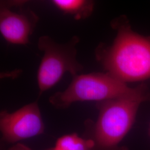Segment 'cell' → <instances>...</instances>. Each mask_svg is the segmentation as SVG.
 I'll return each instance as SVG.
<instances>
[{"instance_id": "cell-1", "label": "cell", "mask_w": 150, "mask_h": 150, "mask_svg": "<svg viewBox=\"0 0 150 150\" xmlns=\"http://www.w3.org/2000/svg\"><path fill=\"white\" fill-rule=\"evenodd\" d=\"M112 25L116 38L111 45L97 48V60L106 72L126 83L150 79V36L134 32L123 17Z\"/></svg>"}, {"instance_id": "cell-2", "label": "cell", "mask_w": 150, "mask_h": 150, "mask_svg": "<svg viewBox=\"0 0 150 150\" xmlns=\"http://www.w3.org/2000/svg\"><path fill=\"white\" fill-rule=\"evenodd\" d=\"M147 101L150 92L142 83L124 96L97 102L99 113L92 128L95 150H126L118 145L132 128L139 106Z\"/></svg>"}, {"instance_id": "cell-3", "label": "cell", "mask_w": 150, "mask_h": 150, "mask_svg": "<svg viewBox=\"0 0 150 150\" xmlns=\"http://www.w3.org/2000/svg\"><path fill=\"white\" fill-rule=\"evenodd\" d=\"M127 83L108 72L79 74L73 77L69 87L50 97L49 102L57 108H67L76 102H101L124 96L132 91Z\"/></svg>"}, {"instance_id": "cell-4", "label": "cell", "mask_w": 150, "mask_h": 150, "mask_svg": "<svg viewBox=\"0 0 150 150\" xmlns=\"http://www.w3.org/2000/svg\"><path fill=\"white\" fill-rule=\"evenodd\" d=\"M79 42L77 36L62 44L56 42L48 36L39 38L38 48L43 52L38 72L40 95L54 87L66 72L74 77L83 71V65L76 59V46Z\"/></svg>"}, {"instance_id": "cell-5", "label": "cell", "mask_w": 150, "mask_h": 150, "mask_svg": "<svg viewBox=\"0 0 150 150\" xmlns=\"http://www.w3.org/2000/svg\"><path fill=\"white\" fill-rule=\"evenodd\" d=\"M0 129L3 139L10 143L42 134L45 125L38 103L26 105L13 112L1 111Z\"/></svg>"}, {"instance_id": "cell-6", "label": "cell", "mask_w": 150, "mask_h": 150, "mask_svg": "<svg viewBox=\"0 0 150 150\" xmlns=\"http://www.w3.org/2000/svg\"><path fill=\"white\" fill-rule=\"evenodd\" d=\"M25 1L13 9L9 1L1 2L0 32L8 43L26 45L39 21L38 16L29 8H23Z\"/></svg>"}, {"instance_id": "cell-7", "label": "cell", "mask_w": 150, "mask_h": 150, "mask_svg": "<svg viewBox=\"0 0 150 150\" xmlns=\"http://www.w3.org/2000/svg\"><path fill=\"white\" fill-rule=\"evenodd\" d=\"M52 3L60 11L78 20L91 16L95 5L93 1L88 0H54Z\"/></svg>"}, {"instance_id": "cell-8", "label": "cell", "mask_w": 150, "mask_h": 150, "mask_svg": "<svg viewBox=\"0 0 150 150\" xmlns=\"http://www.w3.org/2000/svg\"><path fill=\"white\" fill-rule=\"evenodd\" d=\"M54 150H94L95 144L92 139H85L76 134L64 135L57 140Z\"/></svg>"}, {"instance_id": "cell-9", "label": "cell", "mask_w": 150, "mask_h": 150, "mask_svg": "<svg viewBox=\"0 0 150 150\" xmlns=\"http://www.w3.org/2000/svg\"><path fill=\"white\" fill-rule=\"evenodd\" d=\"M8 150H32V149L26 145L18 142L15 145L11 146Z\"/></svg>"}, {"instance_id": "cell-10", "label": "cell", "mask_w": 150, "mask_h": 150, "mask_svg": "<svg viewBox=\"0 0 150 150\" xmlns=\"http://www.w3.org/2000/svg\"><path fill=\"white\" fill-rule=\"evenodd\" d=\"M149 134H150V128H149Z\"/></svg>"}, {"instance_id": "cell-11", "label": "cell", "mask_w": 150, "mask_h": 150, "mask_svg": "<svg viewBox=\"0 0 150 150\" xmlns=\"http://www.w3.org/2000/svg\"><path fill=\"white\" fill-rule=\"evenodd\" d=\"M54 150V149H53V150Z\"/></svg>"}]
</instances>
